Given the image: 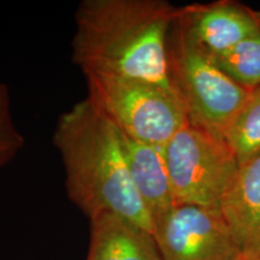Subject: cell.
Here are the masks:
<instances>
[{
  "label": "cell",
  "instance_id": "obj_4",
  "mask_svg": "<svg viewBox=\"0 0 260 260\" xmlns=\"http://www.w3.org/2000/svg\"><path fill=\"white\" fill-rule=\"evenodd\" d=\"M87 99L121 134L164 147L188 122L186 107L172 88L106 75H84Z\"/></svg>",
  "mask_w": 260,
  "mask_h": 260
},
{
  "label": "cell",
  "instance_id": "obj_12",
  "mask_svg": "<svg viewBox=\"0 0 260 260\" xmlns=\"http://www.w3.org/2000/svg\"><path fill=\"white\" fill-rule=\"evenodd\" d=\"M211 59L242 87L255 88L260 86V32Z\"/></svg>",
  "mask_w": 260,
  "mask_h": 260
},
{
  "label": "cell",
  "instance_id": "obj_5",
  "mask_svg": "<svg viewBox=\"0 0 260 260\" xmlns=\"http://www.w3.org/2000/svg\"><path fill=\"white\" fill-rule=\"evenodd\" d=\"M162 149L176 206L219 209L240 169L226 142L187 123Z\"/></svg>",
  "mask_w": 260,
  "mask_h": 260
},
{
  "label": "cell",
  "instance_id": "obj_2",
  "mask_svg": "<svg viewBox=\"0 0 260 260\" xmlns=\"http://www.w3.org/2000/svg\"><path fill=\"white\" fill-rule=\"evenodd\" d=\"M53 144L65 171L70 200L89 217L112 213L154 235V226L130 176L122 135L81 100L58 119Z\"/></svg>",
  "mask_w": 260,
  "mask_h": 260
},
{
  "label": "cell",
  "instance_id": "obj_11",
  "mask_svg": "<svg viewBox=\"0 0 260 260\" xmlns=\"http://www.w3.org/2000/svg\"><path fill=\"white\" fill-rule=\"evenodd\" d=\"M224 140L240 165L260 153V86L251 89Z\"/></svg>",
  "mask_w": 260,
  "mask_h": 260
},
{
  "label": "cell",
  "instance_id": "obj_6",
  "mask_svg": "<svg viewBox=\"0 0 260 260\" xmlns=\"http://www.w3.org/2000/svg\"><path fill=\"white\" fill-rule=\"evenodd\" d=\"M162 260H241L237 245L219 209L178 205L155 226Z\"/></svg>",
  "mask_w": 260,
  "mask_h": 260
},
{
  "label": "cell",
  "instance_id": "obj_3",
  "mask_svg": "<svg viewBox=\"0 0 260 260\" xmlns=\"http://www.w3.org/2000/svg\"><path fill=\"white\" fill-rule=\"evenodd\" d=\"M169 68L172 86L186 107L188 122L216 138L225 139L251 90L234 81L195 46L177 18L169 37Z\"/></svg>",
  "mask_w": 260,
  "mask_h": 260
},
{
  "label": "cell",
  "instance_id": "obj_8",
  "mask_svg": "<svg viewBox=\"0 0 260 260\" xmlns=\"http://www.w3.org/2000/svg\"><path fill=\"white\" fill-rule=\"evenodd\" d=\"M245 255H260V153L240 165L219 206Z\"/></svg>",
  "mask_w": 260,
  "mask_h": 260
},
{
  "label": "cell",
  "instance_id": "obj_9",
  "mask_svg": "<svg viewBox=\"0 0 260 260\" xmlns=\"http://www.w3.org/2000/svg\"><path fill=\"white\" fill-rule=\"evenodd\" d=\"M121 135L133 184L155 229L176 206L164 149Z\"/></svg>",
  "mask_w": 260,
  "mask_h": 260
},
{
  "label": "cell",
  "instance_id": "obj_14",
  "mask_svg": "<svg viewBox=\"0 0 260 260\" xmlns=\"http://www.w3.org/2000/svg\"><path fill=\"white\" fill-rule=\"evenodd\" d=\"M241 260H260V255H243Z\"/></svg>",
  "mask_w": 260,
  "mask_h": 260
},
{
  "label": "cell",
  "instance_id": "obj_1",
  "mask_svg": "<svg viewBox=\"0 0 260 260\" xmlns=\"http://www.w3.org/2000/svg\"><path fill=\"white\" fill-rule=\"evenodd\" d=\"M178 8L161 0H83L75 14L71 56L83 75L174 88L169 37Z\"/></svg>",
  "mask_w": 260,
  "mask_h": 260
},
{
  "label": "cell",
  "instance_id": "obj_10",
  "mask_svg": "<svg viewBox=\"0 0 260 260\" xmlns=\"http://www.w3.org/2000/svg\"><path fill=\"white\" fill-rule=\"evenodd\" d=\"M86 260H162L152 233L112 213L90 219Z\"/></svg>",
  "mask_w": 260,
  "mask_h": 260
},
{
  "label": "cell",
  "instance_id": "obj_7",
  "mask_svg": "<svg viewBox=\"0 0 260 260\" xmlns=\"http://www.w3.org/2000/svg\"><path fill=\"white\" fill-rule=\"evenodd\" d=\"M177 22L210 58L222 56L260 32V12L232 0L178 8Z\"/></svg>",
  "mask_w": 260,
  "mask_h": 260
},
{
  "label": "cell",
  "instance_id": "obj_13",
  "mask_svg": "<svg viewBox=\"0 0 260 260\" xmlns=\"http://www.w3.org/2000/svg\"><path fill=\"white\" fill-rule=\"evenodd\" d=\"M23 145V135L19 133L12 118L9 87L0 83V169L17 155Z\"/></svg>",
  "mask_w": 260,
  "mask_h": 260
}]
</instances>
